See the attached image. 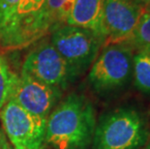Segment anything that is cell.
Wrapping results in <instances>:
<instances>
[{
    "instance_id": "cell-1",
    "label": "cell",
    "mask_w": 150,
    "mask_h": 149,
    "mask_svg": "<svg viewBox=\"0 0 150 149\" xmlns=\"http://www.w3.org/2000/svg\"><path fill=\"white\" fill-rule=\"evenodd\" d=\"M96 123L91 101L73 92L60 101L47 118L45 145L53 149H86L93 139Z\"/></svg>"
},
{
    "instance_id": "cell-2",
    "label": "cell",
    "mask_w": 150,
    "mask_h": 149,
    "mask_svg": "<svg viewBox=\"0 0 150 149\" xmlns=\"http://www.w3.org/2000/svg\"><path fill=\"white\" fill-rule=\"evenodd\" d=\"M147 117L134 107L105 112L96 123L93 149H140L149 141Z\"/></svg>"
},
{
    "instance_id": "cell-3",
    "label": "cell",
    "mask_w": 150,
    "mask_h": 149,
    "mask_svg": "<svg viewBox=\"0 0 150 149\" xmlns=\"http://www.w3.org/2000/svg\"><path fill=\"white\" fill-rule=\"evenodd\" d=\"M133 50L127 43L102 47L89 69L87 80L92 89L104 96L125 88L133 78Z\"/></svg>"
},
{
    "instance_id": "cell-4",
    "label": "cell",
    "mask_w": 150,
    "mask_h": 149,
    "mask_svg": "<svg viewBox=\"0 0 150 149\" xmlns=\"http://www.w3.org/2000/svg\"><path fill=\"white\" fill-rule=\"evenodd\" d=\"M49 37L78 78L91 67L105 45V38L101 35L68 24L55 28Z\"/></svg>"
},
{
    "instance_id": "cell-5",
    "label": "cell",
    "mask_w": 150,
    "mask_h": 149,
    "mask_svg": "<svg viewBox=\"0 0 150 149\" xmlns=\"http://www.w3.org/2000/svg\"><path fill=\"white\" fill-rule=\"evenodd\" d=\"M22 63L21 71L50 86L65 91L78 77L52 46L50 37L32 45Z\"/></svg>"
},
{
    "instance_id": "cell-6",
    "label": "cell",
    "mask_w": 150,
    "mask_h": 149,
    "mask_svg": "<svg viewBox=\"0 0 150 149\" xmlns=\"http://www.w3.org/2000/svg\"><path fill=\"white\" fill-rule=\"evenodd\" d=\"M5 135L14 149H43L47 120L32 115L14 100L8 99L0 110Z\"/></svg>"
},
{
    "instance_id": "cell-7",
    "label": "cell",
    "mask_w": 150,
    "mask_h": 149,
    "mask_svg": "<svg viewBox=\"0 0 150 149\" xmlns=\"http://www.w3.org/2000/svg\"><path fill=\"white\" fill-rule=\"evenodd\" d=\"M63 93L64 91L59 88L45 84L21 71L16 75L9 99L32 115L47 120L61 101Z\"/></svg>"
},
{
    "instance_id": "cell-8",
    "label": "cell",
    "mask_w": 150,
    "mask_h": 149,
    "mask_svg": "<svg viewBox=\"0 0 150 149\" xmlns=\"http://www.w3.org/2000/svg\"><path fill=\"white\" fill-rule=\"evenodd\" d=\"M46 6L47 0H20L7 50L30 47L50 33Z\"/></svg>"
},
{
    "instance_id": "cell-9",
    "label": "cell",
    "mask_w": 150,
    "mask_h": 149,
    "mask_svg": "<svg viewBox=\"0 0 150 149\" xmlns=\"http://www.w3.org/2000/svg\"><path fill=\"white\" fill-rule=\"evenodd\" d=\"M143 13L144 10L134 0H105V45L128 43Z\"/></svg>"
},
{
    "instance_id": "cell-10",
    "label": "cell",
    "mask_w": 150,
    "mask_h": 149,
    "mask_svg": "<svg viewBox=\"0 0 150 149\" xmlns=\"http://www.w3.org/2000/svg\"><path fill=\"white\" fill-rule=\"evenodd\" d=\"M104 4L105 0H76L65 24L85 28L104 37Z\"/></svg>"
},
{
    "instance_id": "cell-11",
    "label": "cell",
    "mask_w": 150,
    "mask_h": 149,
    "mask_svg": "<svg viewBox=\"0 0 150 149\" xmlns=\"http://www.w3.org/2000/svg\"><path fill=\"white\" fill-rule=\"evenodd\" d=\"M75 2L76 0H47L46 23L50 33L65 24Z\"/></svg>"
},
{
    "instance_id": "cell-12",
    "label": "cell",
    "mask_w": 150,
    "mask_h": 149,
    "mask_svg": "<svg viewBox=\"0 0 150 149\" xmlns=\"http://www.w3.org/2000/svg\"><path fill=\"white\" fill-rule=\"evenodd\" d=\"M133 80L142 93L150 96V52H138L134 55Z\"/></svg>"
},
{
    "instance_id": "cell-13",
    "label": "cell",
    "mask_w": 150,
    "mask_h": 149,
    "mask_svg": "<svg viewBox=\"0 0 150 149\" xmlns=\"http://www.w3.org/2000/svg\"><path fill=\"white\" fill-rule=\"evenodd\" d=\"M20 0H0V49L7 50Z\"/></svg>"
},
{
    "instance_id": "cell-14",
    "label": "cell",
    "mask_w": 150,
    "mask_h": 149,
    "mask_svg": "<svg viewBox=\"0 0 150 149\" xmlns=\"http://www.w3.org/2000/svg\"><path fill=\"white\" fill-rule=\"evenodd\" d=\"M138 52H150V12H144L127 43Z\"/></svg>"
},
{
    "instance_id": "cell-15",
    "label": "cell",
    "mask_w": 150,
    "mask_h": 149,
    "mask_svg": "<svg viewBox=\"0 0 150 149\" xmlns=\"http://www.w3.org/2000/svg\"><path fill=\"white\" fill-rule=\"evenodd\" d=\"M16 75L12 71L7 59L0 52V110L10 97Z\"/></svg>"
},
{
    "instance_id": "cell-16",
    "label": "cell",
    "mask_w": 150,
    "mask_h": 149,
    "mask_svg": "<svg viewBox=\"0 0 150 149\" xmlns=\"http://www.w3.org/2000/svg\"><path fill=\"white\" fill-rule=\"evenodd\" d=\"M0 149H13L12 145L9 143L6 139L5 135L1 136V139H0Z\"/></svg>"
},
{
    "instance_id": "cell-17",
    "label": "cell",
    "mask_w": 150,
    "mask_h": 149,
    "mask_svg": "<svg viewBox=\"0 0 150 149\" xmlns=\"http://www.w3.org/2000/svg\"><path fill=\"white\" fill-rule=\"evenodd\" d=\"M137 4L139 6H140L143 10H145V8L150 4V0H134Z\"/></svg>"
},
{
    "instance_id": "cell-18",
    "label": "cell",
    "mask_w": 150,
    "mask_h": 149,
    "mask_svg": "<svg viewBox=\"0 0 150 149\" xmlns=\"http://www.w3.org/2000/svg\"><path fill=\"white\" fill-rule=\"evenodd\" d=\"M143 149H150V141H148V142L144 145Z\"/></svg>"
},
{
    "instance_id": "cell-19",
    "label": "cell",
    "mask_w": 150,
    "mask_h": 149,
    "mask_svg": "<svg viewBox=\"0 0 150 149\" xmlns=\"http://www.w3.org/2000/svg\"><path fill=\"white\" fill-rule=\"evenodd\" d=\"M144 12H150V4L147 6V7L145 8V10H144Z\"/></svg>"
},
{
    "instance_id": "cell-20",
    "label": "cell",
    "mask_w": 150,
    "mask_h": 149,
    "mask_svg": "<svg viewBox=\"0 0 150 149\" xmlns=\"http://www.w3.org/2000/svg\"><path fill=\"white\" fill-rule=\"evenodd\" d=\"M1 136H2V134H1V133H0V139H1Z\"/></svg>"
},
{
    "instance_id": "cell-21",
    "label": "cell",
    "mask_w": 150,
    "mask_h": 149,
    "mask_svg": "<svg viewBox=\"0 0 150 149\" xmlns=\"http://www.w3.org/2000/svg\"></svg>"
}]
</instances>
